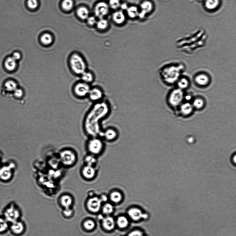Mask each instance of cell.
<instances>
[{
  "mask_svg": "<svg viewBox=\"0 0 236 236\" xmlns=\"http://www.w3.org/2000/svg\"><path fill=\"white\" fill-rule=\"evenodd\" d=\"M101 201L97 197L90 199L87 203L88 209L93 212H97L100 209Z\"/></svg>",
  "mask_w": 236,
  "mask_h": 236,
  "instance_id": "cell-11",
  "label": "cell"
},
{
  "mask_svg": "<svg viewBox=\"0 0 236 236\" xmlns=\"http://www.w3.org/2000/svg\"><path fill=\"white\" fill-rule=\"evenodd\" d=\"M121 7L123 10H127V9L128 8V6H127V5L126 4H123L121 5Z\"/></svg>",
  "mask_w": 236,
  "mask_h": 236,
  "instance_id": "cell-46",
  "label": "cell"
},
{
  "mask_svg": "<svg viewBox=\"0 0 236 236\" xmlns=\"http://www.w3.org/2000/svg\"><path fill=\"white\" fill-rule=\"evenodd\" d=\"M205 101L201 98L198 97L192 100V104L194 109L200 110L202 109L205 105Z\"/></svg>",
  "mask_w": 236,
  "mask_h": 236,
  "instance_id": "cell-22",
  "label": "cell"
},
{
  "mask_svg": "<svg viewBox=\"0 0 236 236\" xmlns=\"http://www.w3.org/2000/svg\"><path fill=\"white\" fill-rule=\"evenodd\" d=\"M128 215L132 219L138 220L142 218H147L146 214H143L141 210L137 208H132L128 211Z\"/></svg>",
  "mask_w": 236,
  "mask_h": 236,
  "instance_id": "cell-14",
  "label": "cell"
},
{
  "mask_svg": "<svg viewBox=\"0 0 236 236\" xmlns=\"http://www.w3.org/2000/svg\"><path fill=\"white\" fill-rule=\"evenodd\" d=\"M108 25V21L105 20L101 19L97 24L98 28L100 30H104L107 28Z\"/></svg>",
  "mask_w": 236,
  "mask_h": 236,
  "instance_id": "cell-34",
  "label": "cell"
},
{
  "mask_svg": "<svg viewBox=\"0 0 236 236\" xmlns=\"http://www.w3.org/2000/svg\"><path fill=\"white\" fill-rule=\"evenodd\" d=\"M141 11L139 13L138 16L141 18L144 17L145 15L150 12L153 8V5L152 3L148 1H146L141 4Z\"/></svg>",
  "mask_w": 236,
  "mask_h": 236,
  "instance_id": "cell-16",
  "label": "cell"
},
{
  "mask_svg": "<svg viewBox=\"0 0 236 236\" xmlns=\"http://www.w3.org/2000/svg\"><path fill=\"white\" fill-rule=\"evenodd\" d=\"M231 162L232 164H235L236 163V154L234 153L231 157Z\"/></svg>",
  "mask_w": 236,
  "mask_h": 236,
  "instance_id": "cell-45",
  "label": "cell"
},
{
  "mask_svg": "<svg viewBox=\"0 0 236 236\" xmlns=\"http://www.w3.org/2000/svg\"><path fill=\"white\" fill-rule=\"evenodd\" d=\"M109 8L108 5L104 2H99L95 8V13L96 17L100 19H102L108 14Z\"/></svg>",
  "mask_w": 236,
  "mask_h": 236,
  "instance_id": "cell-10",
  "label": "cell"
},
{
  "mask_svg": "<svg viewBox=\"0 0 236 236\" xmlns=\"http://www.w3.org/2000/svg\"><path fill=\"white\" fill-rule=\"evenodd\" d=\"M178 88L183 90L187 88L189 86V81L186 77H180L177 82Z\"/></svg>",
  "mask_w": 236,
  "mask_h": 236,
  "instance_id": "cell-21",
  "label": "cell"
},
{
  "mask_svg": "<svg viewBox=\"0 0 236 236\" xmlns=\"http://www.w3.org/2000/svg\"><path fill=\"white\" fill-rule=\"evenodd\" d=\"M109 5L111 7L114 9L118 8L120 6L119 0H110Z\"/></svg>",
  "mask_w": 236,
  "mask_h": 236,
  "instance_id": "cell-38",
  "label": "cell"
},
{
  "mask_svg": "<svg viewBox=\"0 0 236 236\" xmlns=\"http://www.w3.org/2000/svg\"><path fill=\"white\" fill-rule=\"evenodd\" d=\"M77 14L82 19L85 20L88 18L89 12L86 8L81 7L77 10Z\"/></svg>",
  "mask_w": 236,
  "mask_h": 236,
  "instance_id": "cell-26",
  "label": "cell"
},
{
  "mask_svg": "<svg viewBox=\"0 0 236 236\" xmlns=\"http://www.w3.org/2000/svg\"><path fill=\"white\" fill-rule=\"evenodd\" d=\"M88 22L90 25H94L96 23V20L94 17H90L88 18Z\"/></svg>",
  "mask_w": 236,
  "mask_h": 236,
  "instance_id": "cell-42",
  "label": "cell"
},
{
  "mask_svg": "<svg viewBox=\"0 0 236 236\" xmlns=\"http://www.w3.org/2000/svg\"><path fill=\"white\" fill-rule=\"evenodd\" d=\"M24 92L22 89L17 88L14 91V95L15 97L21 98L23 97Z\"/></svg>",
  "mask_w": 236,
  "mask_h": 236,
  "instance_id": "cell-40",
  "label": "cell"
},
{
  "mask_svg": "<svg viewBox=\"0 0 236 236\" xmlns=\"http://www.w3.org/2000/svg\"><path fill=\"white\" fill-rule=\"evenodd\" d=\"M118 133L117 130L113 128H108L103 133V136L108 141H113L117 138Z\"/></svg>",
  "mask_w": 236,
  "mask_h": 236,
  "instance_id": "cell-15",
  "label": "cell"
},
{
  "mask_svg": "<svg viewBox=\"0 0 236 236\" xmlns=\"http://www.w3.org/2000/svg\"><path fill=\"white\" fill-rule=\"evenodd\" d=\"M104 95L103 89L100 87L95 86L91 87L88 96L90 100L95 103L102 101Z\"/></svg>",
  "mask_w": 236,
  "mask_h": 236,
  "instance_id": "cell-7",
  "label": "cell"
},
{
  "mask_svg": "<svg viewBox=\"0 0 236 236\" xmlns=\"http://www.w3.org/2000/svg\"><path fill=\"white\" fill-rule=\"evenodd\" d=\"M4 215L7 222L13 223L17 220L20 215L19 210L14 206H11L6 210Z\"/></svg>",
  "mask_w": 236,
  "mask_h": 236,
  "instance_id": "cell-8",
  "label": "cell"
},
{
  "mask_svg": "<svg viewBox=\"0 0 236 236\" xmlns=\"http://www.w3.org/2000/svg\"><path fill=\"white\" fill-rule=\"evenodd\" d=\"M104 147L103 142L98 138L92 139L89 142L88 145V149L90 153L95 156L102 153Z\"/></svg>",
  "mask_w": 236,
  "mask_h": 236,
  "instance_id": "cell-4",
  "label": "cell"
},
{
  "mask_svg": "<svg viewBox=\"0 0 236 236\" xmlns=\"http://www.w3.org/2000/svg\"><path fill=\"white\" fill-rule=\"evenodd\" d=\"M12 57H13L15 60L17 61L20 59L21 58V55L20 54V53L18 52H15L14 53Z\"/></svg>",
  "mask_w": 236,
  "mask_h": 236,
  "instance_id": "cell-44",
  "label": "cell"
},
{
  "mask_svg": "<svg viewBox=\"0 0 236 236\" xmlns=\"http://www.w3.org/2000/svg\"><path fill=\"white\" fill-rule=\"evenodd\" d=\"M82 81L90 84L94 81L95 75L91 71L86 70L81 75Z\"/></svg>",
  "mask_w": 236,
  "mask_h": 236,
  "instance_id": "cell-17",
  "label": "cell"
},
{
  "mask_svg": "<svg viewBox=\"0 0 236 236\" xmlns=\"http://www.w3.org/2000/svg\"><path fill=\"white\" fill-rule=\"evenodd\" d=\"M86 165L94 167L97 164V160L96 156L91 154L86 156L85 159Z\"/></svg>",
  "mask_w": 236,
  "mask_h": 236,
  "instance_id": "cell-27",
  "label": "cell"
},
{
  "mask_svg": "<svg viewBox=\"0 0 236 236\" xmlns=\"http://www.w3.org/2000/svg\"><path fill=\"white\" fill-rule=\"evenodd\" d=\"M113 209L112 205L110 204H106L104 207L103 212L105 214H110L113 212Z\"/></svg>",
  "mask_w": 236,
  "mask_h": 236,
  "instance_id": "cell-37",
  "label": "cell"
},
{
  "mask_svg": "<svg viewBox=\"0 0 236 236\" xmlns=\"http://www.w3.org/2000/svg\"><path fill=\"white\" fill-rule=\"evenodd\" d=\"M73 211L69 208H66L63 212L64 215L67 217L70 216L72 214Z\"/></svg>",
  "mask_w": 236,
  "mask_h": 236,
  "instance_id": "cell-43",
  "label": "cell"
},
{
  "mask_svg": "<svg viewBox=\"0 0 236 236\" xmlns=\"http://www.w3.org/2000/svg\"><path fill=\"white\" fill-rule=\"evenodd\" d=\"M73 2L72 0H64L62 3V7L64 10L69 11L73 7Z\"/></svg>",
  "mask_w": 236,
  "mask_h": 236,
  "instance_id": "cell-33",
  "label": "cell"
},
{
  "mask_svg": "<svg viewBox=\"0 0 236 236\" xmlns=\"http://www.w3.org/2000/svg\"><path fill=\"white\" fill-rule=\"evenodd\" d=\"M117 224L120 228H125L128 224V220L126 217L121 216L119 217L117 220Z\"/></svg>",
  "mask_w": 236,
  "mask_h": 236,
  "instance_id": "cell-31",
  "label": "cell"
},
{
  "mask_svg": "<svg viewBox=\"0 0 236 236\" xmlns=\"http://www.w3.org/2000/svg\"><path fill=\"white\" fill-rule=\"evenodd\" d=\"M68 63L71 70L76 75L81 76L87 70V64L85 59L76 53L70 56Z\"/></svg>",
  "mask_w": 236,
  "mask_h": 236,
  "instance_id": "cell-2",
  "label": "cell"
},
{
  "mask_svg": "<svg viewBox=\"0 0 236 236\" xmlns=\"http://www.w3.org/2000/svg\"><path fill=\"white\" fill-rule=\"evenodd\" d=\"M219 4V0H206V7L209 10H212L216 8Z\"/></svg>",
  "mask_w": 236,
  "mask_h": 236,
  "instance_id": "cell-28",
  "label": "cell"
},
{
  "mask_svg": "<svg viewBox=\"0 0 236 236\" xmlns=\"http://www.w3.org/2000/svg\"><path fill=\"white\" fill-rule=\"evenodd\" d=\"M61 202L65 208H69L72 204V200L69 195H64L61 199Z\"/></svg>",
  "mask_w": 236,
  "mask_h": 236,
  "instance_id": "cell-25",
  "label": "cell"
},
{
  "mask_svg": "<svg viewBox=\"0 0 236 236\" xmlns=\"http://www.w3.org/2000/svg\"><path fill=\"white\" fill-rule=\"evenodd\" d=\"M103 225L104 228L108 230H111L114 228V221L112 217H108L103 220Z\"/></svg>",
  "mask_w": 236,
  "mask_h": 236,
  "instance_id": "cell-20",
  "label": "cell"
},
{
  "mask_svg": "<svg viewBox=\"0 0 236 236\" xmlns=\"http://www.w3.org/2000/svg\"><path fill=\"white\" fill-rule=\"evenodd\" d=\"M91 87L88 83L82 81L78 82L74 86L73 92L77 97L84 98L88 96Z\"/></svg>",
  "mask_w": 236,
  "mask_h": 236,
  "instance_id": "cell-5",
  "label": "cell"
},
{
  "mask_svg": "<svg viewBox=\"0 0 236 236\" xmlns=\"http://www.w3.org/2000/svg\"><path fill=\"white\" fill-rule=\"evenodd\" d=\"M128 236H144V235L141 231L137 230L130 233Z\"/></svg>",
  "mask_w": 236,
  "mask_h": 236,
  "instance_id": "cell-41",
  "label": "cell"
},
{
  "mask_svg": "<svg viewBox=\"0 0 236 236\" xmlns=\"http://www.w3.org/2000/svg\"><path fill=\"white\" fill-rule=\"evenodd\" d=\"M6 69L9 71H13L16 69L17 67V61L12 57H9L4 62Z\"/></svg>",
  "mask_w": 236,
  "mask_h": 236,
  "instance_id": "cell-18",
  "label": "cell"
},
{
  "mask_svg": "<svg viewBox=\"0 0 236 236\" xmlns=\"http://www.w3.org/2000/svg\"><path fill=\"white\" fill-rule=\"evenodd\" d=\"M27 4L30 9H35L38 6V2L37 0H28Z\"/></svg>",
  "mask_w": 236,
  "mask_h": 236,
  "instance_id": "cell-39",
  "label": "cell"
},
{
  "mask_svg": "<svg viewBox=\"0 0 236 236\" xmlns=\"http://www.w3.org/2000/svg\"><path fill=\"white\" fill-rule=\"evenodd\" d=\"M97 172L94 167L86 165L82 170V174L85 178L90 180L95 178Z\"/></svg>",
  "mask_w": 236,
  "mask_h": 236,
  "instance_id": "cell-12",
  "label": "cell"
},
{
  "mask_svg": "<svg viewBox=\"0 0 236 236\" xmlns=\"http://www.w3.org/2000/svg\"><path fill=\"white\" fill-rule=\"evenodd\" d=\"M127 13L130 17L135 18L138 16L139 12L137 7H132L128 8L127 10Z\"/></svg>",
  "mask_w": 236,
  "mask_h": 236,
  "instance_id": "cell-29",
  "label": "cell"
},
{
  "mask_svg": "<svg viewBox=\"0 0 236 236\" xmlns=\"http://www.w3.org/2000/svg\"><path fill=\"white\" fill-rule=\"evenodd\" d=\"M7 221L5 219L0 218V232L5 231L8 228Z\"/></svg>",
  "mask_w": 236,
  "mask_h": 236,
  "instance_id": "cell-35",
  "label": "cell"
},
{
  "mask_svg": "<svg viewBox=\"0 0 236 236\" xmlns=\"http://www.w3.org/2000/svg\"><path fill=\"white\" fill-rule=\"evenodd\" d=\"M196 83L198 86L205 87L209 85L210 82L209 77L207 74L204 73H201L195 76L194 79Z\"/></svg>",
  "mask_w": 236,
  "mask_h": 236,
  "instance_id": "cell-13",
  "label": "cell"
},
{
  "mask_svg": "<svg viewBox=\"0 0 236 236\" xmlns=\"http://www.w3.org/2000/svg\"><path fill=\"white\" fill-rule=\"evenodd\" d=\"M84 226L86 229L88 230H91L94 228L95 224L92 220H86L84 224Z\"/></svg>",
  "mask_w": 236,
  "mask_h": 236,
  "instance_id": "cell-36",
  "label": "cell"
},
{
  "mask_svg": "<svg viewBox=\"0 0 236 236\" xmlns=\"http://www.w3.org/2000/svg\"><path fill=\"white\" fill-rule=\"evenodd\" d=\"M113 18L115 22L118 24H122L125 20V15L121 11L117 12L114 13Z\"/></svg>",
  "mask_w": 236,
  "mask_h": 236,
  "instance_id": "cell-23",
  "label": "cell"
},
{
  "mask_svg": "<svg viewBox=\"0 0 236 236\" xmlns=\"http://www.w3.org/2000/svg\"><path fill=\"white\" fill-rule=\"evenodd\" d=\"M60 159L62 163L64 165H72L75 162L76 156L72 150H65L61 152Z\"/></svg>",
  "mask_w": 236,
  "mask_h": 236,
  "instance_id": "cell-6",
  "label": "cell"
},
{
  "mask_svg": "<svg viewBox=\"0 0 236 236\" xmlns=\"http://www.w3.org/2000/svg\"><path fill=\"white\" fill-rule=\"evenodd\" d=\"M5 86L6 90L10 92H14L17 88V83L12 80H9L6 82Z\"/></svg>",
  "mask_w": 236,
  "mask_h": 236,
  "instance_id": "cell-24",
  "label": "cell"
},
{
  "mask_svg": "<svg viewBox=\"0 0 236 236\" xmlns=\"http://www.w3.org/2000/svg\"><path fill=\"white\" fill-rule=\"evenodd\" d=\"M122 195L119 192L114 191L112 193L110 198L112 201L115 203H118L122 199Z\"/></svg>",
  "mask_w": 236,
  "mask_h": 236,
  "instance_id": "cell-32",
  "label": "cell"
},
{
  "mask_svg": "<svg viewBox=\"0 0 236 236\" xmlns=\"http://www.w3.org/2000/svg\"><path fill=\"white\" fill-rule=\"evenodd\" d=\"M41 41L43 45H49L51 44L53 39L51 35L49 34H45L42 36Z\"/></svg>",
  "mask_w": 236,
  "mask_h": 236,
  "instance_id": "cell-30",
  "label": "cell"
},
{
  "mask_svg": "<svg viewBox=\"0 0 236 236\" xmlns=\"http://www.w3.org/2000/svg\"><path fill=\"white\" fill-rule=\"evenodd\" d=\"M11 229L12 231L15 234H20L24 230V226L23 223L17 221L12 223Z\"/></svg>",
  "mask_w": 236,
  "mask_h": 236,
  "instance_id": "cell-19",
  "label": "cell"
},
{
  "mask_svg": "<svg viewBox=\"0 0 236 236\" xmlns=\"http://www.w3.org/2000/svg\"><path fill=\"white\" fill-rule=\"evenodd\" d=\"M177 109L178 115L182 117H187L190 116L194 110L192 104L188 102L185 103L183 102Z\"/></svg>",
  "mask_w": 236,
  "mask_h": 236,
  "instance_id": "cell-9",
  "label": "cell"
},
{
  "mask_svg": "<svg viewBox=\"0 0 236 236\" xmlns=\"http://www.w3.org/2000/svg\"><path fill=\"white\" fill-rule=\"evenodd\" d=\"M184 96L183 90L178 88L173 89L168 96V103L173 108H178L183 103Z\"/></svg>",
  "mask_w": 236,
  "mask_h": 236,
  "instance_id": "cell-3",
  "label": "cell"
},
{
  "mask_svg": "<svg viewBox=\"0 0 236 236\" xmlns=\"http://www.w3.org/2000/svg\"><path fill=\"white\" fill-rule=\"evenodd\" d=\"M183 67L181 65H168L161 68L160 71V78L167 84L177 82L180 77Z\"/></svg>",
  "mask_w": 236,
  "mask_h": 236,
  "instance_id": "cell-1",
  "label": "cell"
}]
</instances>
